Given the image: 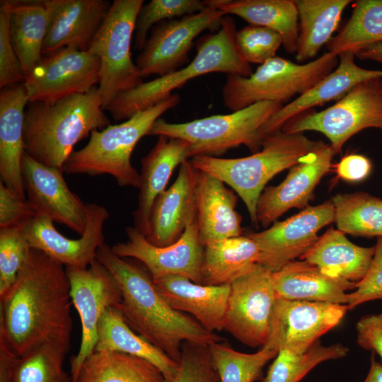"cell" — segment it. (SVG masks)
I'll return each instance as SVG.
<instances>
[{
	"label": "cell",
	"mask_w": 382,
	"mask_h": 382,
	"mask_svg": "<svg viewBox=\"0 0 382 382\" xmlns=\"http://www.w3.org/2000/svg\"><path fill=\"white\" fill-rule=\"evenodd\" d=\"M277 297L347 304L349 290L357 283L331 277L306 260H294L272 272Z\"/></svg>",
	"instance_id": "cell-28"
},
{
	"label": "cell",
	"mask_w": 382,
	"mask_h": 382,
	"mask_svg": "<svg viewBox=\"0 0 382 382\" xmlns=\"http://www.w3.org/2000/svg\"><path fill=\"white\" fill-rule=\"evenodd\" d=\"M381 79L354 86L334 105L319 112L306 111L287 121L281 130L289 133L316 131L330 141L335 154L354 134L369 128L382 134Z\"/></svg>",
	"instance_id": "cell-10"
},
{
	"label": "cell",
	"mask_w": 382,
	"mask_h": 382,
	"mask_svg": "<svg viewBox=\"0 0 382 382\" xmlns=\"http://www.w3.org/2000/svg\"><path fill=\"white\" fill-rule=\"evenodd\" d=\"M171 382H221L209 345L184 342L178 369Z\"/></svg>",
	"instance_id": "cell-43"
},
{
	"label": "cell",
	"mask_w": 382,
	"mask_h": 382,
	"mask_svg": "<svg viewBox=\"0 0 382 382\" xmlns=\"http://www.w3.org/2000/svg\"><path fill=\"white\" fill-rule=\"evenodd\" d=\"M72 382H168L149 361L127 354L94 352L83 363Z\"/></svg>",
	"instance_id": "cell-35"
},
{
	"label": "cell",
	"mask_w": 382,
	"mask_h": 382,
	"mask_svg": "<svg viewBox=\"0 0 382 382\" xmlns=\"http://www.w3.org/2000/svg\"><path fill=\"white\" fill-rule=\"evenodd\" d=\"M355 57L361 60L382 63V42L362 48L355 54Z\"/></svg>",
	"instance_id": "cell-51"
},
{
	"label": "cell",
	"mask_w": 382,
	"mask_h": 382,
	"mask_svg": "<svg viewBox=\"0 0 382 382\" xmlns=\"http://www.w3.org/2000/svg\"><path fill=\"white\" fill-rule=\"evenodd\" d=\"M348 352L341 344L323 346L319 341L302 353L280 349L263 382H299L320 363L344 357Z\"/></svg>",
	"instance_id": "cell-39"
},
{
	"label": "cell",
	"mask_w": 382,
	"mask_h": 382,
	"mask_svg": "<svg viewBox=\"0 0 382 382\" xmlns=\"http://www.w3.org/2000/svg\"><path fill=\"white\" fill-rule=\"evenodd\" d=\"M87 221L78 239L60 233L53 221L36 215L21 226L31 248L39 250L55 262L65 266L86 269L96 259L98 249L105 243L103 227L109 217L107 209L96 203H87Z\"/></svg>",
	"instance_id": "cell-18"
},
{
	"label": "cell",
	"mask_w": 382,
	"mask_h": 382,
	"mask_svg": "<svg viewBox=\"0 0 382 382\" xmlns=\"http://www.w3.org/2000/svg\"><path fill=\"white\" fill-rule=\"evenodd\" d=\"M49 25L42 47L46 54L62 47L87 51L111 4L104 0H44Z\"/></svg>",
	"instance_id": "cell-23"
},
{
	"label": "cell",
	"mask_w": 382,
	"mask_h": 382,
	"mask_svg": "<svg viewBox=\"0 0 382 382\" xmlns=\"http://www.w3.org/2000/svg\"><path fill=\"white\" fill-rule=\"evenodd\" d=\"M197 170L190 161L182 163L175 182L155 199L146 236L153 245L163 247L175 243L196 219Z\"/></svg>",
	"instance_id": "cell-22"
},
{
	"label": "cell",
	"mask_w": 382,
	"mask_h": 382,
	"mask_svg": "<svg viewBox=\"0 0 382 382\" xmlns=\"http://www.w3.org/2000/svg\"><path fill=\"white\" fill-rule=\"evenodd\" d=\"M356 330L358 345L376 352L382 360V313L362 317L357 322Z\"/></svg>",
	"instance_id": "cell-48"
},
{
	"label": "cell",
	"mask_w": 382,
	"mask_h": 382,
	"mask_svg": "<svg viewBox=\"0 0 382 382\" xmlns=\"http://www.w3.org/2000/svg\"><path fill=\"white\" fill-rule=\"evenodd\" d=\"M348 310L347 304L277 297L265 345L278 350L304 352L336 327Z\"/></svg>",
	"instance_id": "cell-15"
},
{
	"label": "cell",
	"mask_w": 382,
	"mask_h": 382,
	"mask_svg": "<svg viewBox=\"0 0 382 382\" xmlns=\"http://www.w3.org/2000/svg\"><path fill=\"white\" fill-rule=\"evenodd\" d=\"M318 141L303 133L276 131L266 136L261 149L252 155L234 158L197 156L193 166L230 186L246 206L253 224L257 225L256 208L265 185L274 175L291 168L313 151Z\"/></svg>",
	"instance_id": "cell-5"
},
{
	"label": "cell",
	"mask_w": 382,
	"mask_h": 382,
	"mask_svg": "<svg viewBox=\"0 0 382 382\" xmlns=\"http://www.w3.org/2000/svg\"><path fill=\"white\" fill-rule=\"evenodd\" d=\"M22 170L27 201L37 215L82 235L87 221V203L69 188L64 171L40 163L25 153Z\"/></svg>",
	"instance_id": "cell-19"
},
{
	"label": "cell",
	"mask_w": 382,
	"mask_h": 382,
	"mask_svg": "<svg viewBox=\"0 0 382 382\" xmlns=\"http://www.w3.org/2000/svg\"><path fill=\"white\" fill-rule=\"evenodd\" d=\"M96 259L114 276L122 291L115 308L137 334L178 363L184 342L209 345L224 341L193 318L170 307L158 291L148 272L117 255L104 243Z\"/></svg>",
	"instance_id": "cell-2"
},
{
	"label": "cell",
	"mask_w": 382,
	"mask_h": 382,
	"mask_svg": "<svg viewBox=\"0 0 382 382\" xmlns=\"http://www.w3.org/2000/svg\"><path fill=\"white\" fill-rule=\"evenodd\" d=\"M8 1L10 37L25 77L43 56L48 11L44 0Z\"/></svg>",
	"instance_id": "cell-33"
},
{
	"label": "cell",
	"mask_w": 382,
	"mask_h": 382,
	"mask_svg": "<svg viewBox=\"0 0 382 382\" xmlns=\"http://www.w3.org/2000/svg\"><path fill=\"white\" fill-rule=\"evenodd\" d=\"M335 168L337 178L349 182H359L369 176L372 165L365 156L353 154L342 158Z\"/></svg>",
	"instance_id": "cell-49"
},
{
	"label": "cell",
	"mask_w": 382,
	"mask_h": 382,
	"mask_svg": "<svg viewBox=\"0 0 382 382\" xmlns=\"http://www.w3.org/2000/svg\"><path fill=\"white\" fill-rule=\"evenodd\" d=\"M337 230L357 236H382V199L366 192L336 195L332 199Z\"/></svg>",
	"instance_id": "cell-37"
},
{
	"label": "cell",
	"mask_w": 382,
	"mask_h": 382,
	"mask_svg": "<svg viewBox=\"0 0 382 382\" xmlns=\"http://www.w3.org/2000/svg\"><path fill=\"white\" fill-rule=\"evenodd\" d=\"M333 221L334 206L332 201H327L308 206L266 230L248 236L259 248L258 264L274 272L301 257L317 241L318 231Z\"/></svg>",
	"instance_id": "cell-17"
},
{
	"label": "cell",
	"mask_w": 382,
	"mask_h": 382,
	"mask_svg": "<svg viewBox=\"0 0 382 382\" xmlns=\"http://www.w3.org/2000/svg\"><path fill=\"white\" fill-rule=\"evenodd\" d=\"M71 304L66 268L31 248L16 281L0 298V339L17 357L46 343L69 349Z\"/></svg>",
	"instance_id": "cell-1"
},
{
	"label": "cell",
	"mask_w": 382,
	"mask_h": 382,
	"mask_svg": "<svg viewBox=\"0 0 382 382\" xmlns=\"http://www.w3.org/2000/svg\"><path fill=\"white\" fill-rule=\"evenodd\" d=\"M180 100V96L173 93L125 122L93 131L87 144L70 154L64 165V173L92 176L108 174L121 187L138 188L140 173L131 163L134 147L143 137L148 135L154 123Z\"/></svg>",
	"instance_id": "cell-6"
},
{
	"label": "cell",
	"mask_w": 382,
	"mask_h": 382,
	"mask_svg": "<svg viewBox=\"0 0 382 382\" xmlns=\"http://www.w3.org/2000/svg\"><path fill=\"white\" fill-rule=\"evenodd\" d=\"M154 284L168 305L192 315L206 330H223L230 284L204 285L180 275H168Z\"/></svg>",
	"instance_id": "cell-27"
},
{
	"label": "cell",
	"mask_w": 382,
	"mask_h": 382,
	"mask_svg": "<svg viewBox=\"0 0 382 382\" xmlns=\"http://www.w3.org/2000/svg\"><path fill=\"white\" fill-rule=\"evenodd\" d=\"M190 145L185 140L161 135L141 159L138 202L133 218L134 226L145 236L155 199L166 189L175 168L190 158Z\"/></svg>",
	"instance_id": "cell-26"
},
{
	"label": "cell",
	"mask_w": 382,
	"mask_h": 382,
	"mask_svg": "<svg viewBox=\"0 0 382 382\" xmlns=\"http://www.w3.org/2000/svg\"><path fill=\"white\" fill-rule=\"evenodd\" d=\"M98 88L54 103H29L25 111V153L45 166L63 170L74 146L110 125Z\"/></svg>",
	"instance_id": "cell-3"
},
{
	"label": "cell",
	"mask_w": 382,
	"mask_h": 382,
	"mask_svg": "<svg viewBox=\"0 0 382 382\" xmlns=\"http://www.w3.org/2000/svg\"><path fill=\"white\" fill-rule=\"evenodd\" d=\"M36 215L27 200L17 197L0 181V228L21 226Z\"/></svg>",
	"instance_id": "cell-47"
},
{
	"label": "cell",
	"mask_w": 382,
	"mask_h": 382,
	"mask_svg": "<svg viewBox=\"0 0 382 382\" xmlns=\"http://www.w3.org/2000/svg\"><path fill=\"white\" fill-rule=\"evenodd\" d=\"M209 347L221 382L255 381L262 376L263 367L279 352L278 349L265 345L255 353H243L224 341L214 342Z\"/></svg>",
	"instance_id": "cell-38"
},
{
	"label": "cell",
	"mask_w": 382,
	"mask_h": 382,
	"mask_svg": "<svg viewBox=\"0 0 382 382\" xmlns=\"http://www.w3.org/2000/svg\"><path fill=\"white\" fill-rule=\"evenodd\" d=\"M225 16L220 10L206 7L155 25L136 59L141 77L161 76L181 68L188 61L196 37L204 30H218Z\"/></svg>",
	"instance_id": "cell-12"
},
{
	"label": "cell",
	"mask_w": 382,
	"mask_h": 382,
	"mask_svg": "<svg viewBox=\"0 0 382 382\" xmlns=\"http://www.w3.org/2000/svg\"><path fill=\"white\" fill-rule=\"evenodd\" d=\"M68 351L58 344L46 343L18 357L13 382H72L64 369Z\"/></svg>",
	"instance_id": "cell-40"
},
{
	"label": "cell",
	"mask_w": 382,
	"mask_h": 382,
	"mask_svg": "<svg viewBox=\"0 0 382 382\" xmlns=\"http://www.w3.org/2000/svg\"><path fill=\"white\" fill-rule=\"evenodd\" d=\"M284 105L262 101L226 115H213L192 121L172 123L158 119L148 135L182 139L190 145V158L216 156L246 146L253 153L261 147L257 135L263 125Z\"/></svg>",
	"instance_id": "cell-8"
},
{
	"label": "cell",
	"mask_w": 382,
	"mask_h": 382,
	"mask_svg": "<svg viewBox=\"0 0 382 382\" xmlns=\"http://www.w3.org/2000/svg\"><path fill=\"white\" fill-rule=\"evenodd\" d=\"M375 254L364 277L356 284L354 291L348 294L347 306L352 310L359 304L382 300V236L377 238Z\"/></svg>",
	"instance_id": "cell-46"
},
{
	"label": "cell",
	"mask_w": 382,
	"mask_h": 382,
	"mask_svg": "<svg viewBox=\"0 0 382 382\" xmlns=\"http://www.w3.org/2000/svg\"><path fill=\"white\" fill-rule=\"evenodd\" d=\"M207 6L199 0H151L141 6L136 21L134 48L141 50L152 28L164 21L197 13Z\"/></svg>",
	"instance_id": "cell-41"
},
{
	"label": "cell",
	"mask_w": 382,
	"mask_h": 382,
	"mask_svg": "<svg viewBox=\"0 0 382 382\" xmlns=\"http://www.w3.org/2000/svg\"><path fill=\"white\" fill-rule=\"evenodd\" d=\"M236 31L234 19L225 16L218 30L200 40L197 54L188 64L121 93L106 110L116 121L127 120L154 106L195 78L214 72L250 76L253 69L237 45Z\"/></svg>",
	"instance_id": "cell-4"
},
{
	"label": "cell",
	"mask_w": 382,
	"mask_h": 382,
	"mask_svg": "<svg viewBox=\"0 0 382 382\" xmlns=\"http://www.w3.org/2000/svg\"><path fill=\"white\" fill-rule=\"evenodd\" d=\"M127 239L111 247L117 255L142 262L154 281L168 275L185 277L202 284L204 246L201 244L196 219L175 243L159 247L151 243L134 226L125 229Z\"/></svg>",
	"instance_id": "cell-16"
},
{
	"label": "cell",
	"mask_w": 382,
	"mask_h": 382,
	"mask_svg": "<svg viewBox=\"0 0 382 382\" xmlns=\"http://www.w3.org/2000/svg\"><path fill=\"white\" fill-rule=\"evenodd\" d=\"M349 0H296L299 32L295 57L300 63L313 59L332 38Z\"/></svg>",
	"instance_id": "cell-34"
},
{
	"label": "cell",
	"mask_w": 382,
	"mask_h": 382,
	"mask_svg": "<svg viewBox=\"0 0 382 382\" xmlns=\"http://www.w3.org/2000/svg\"><path fill=\"white\" fill-rule=\"evenodd\" d=\"M338 61V56L330 52L305 64L275 57L249 76L227 75L221 89L223 104L231 112L262 101L284 105L315 86L336 68Z\"/></svg>",
	"instance_id": "cell-7"
},
{
	"label": "cell",
	"mask_w": 382,
	"mask_h": 382,
	"mask_svg": "<svg viewBox=\"0 0 382 382\" xmlns=\"http://www.w3.org/2000/svg\"><path fill=\"white\" fill-rule=\"evenodd\" d=\"M276 299L272 272L255 265L230 284L223 330L248 347L264 346L270 337Z\"/></svg>",
	"instance_id": "cell-11"
},
{
	"label": "cell",
	"mask_w": 382,
	"mask_h": 382,
	"mask_svg": "<svg viewBox=\"0 0 382 382\" xmlns=\"http://www.w3.org/2000/svg\"><path fill=\"white\" fill-rule=\"evenodd\" d=\"M336 154L330 144L318 141L315 149L292 166L284 180L265 187L257 201V223L267 227L292 208H306L321 178L330 170Z\"/></svg>",
	"instance_id": "cell-20"
},
{
	"label": "cell",
	"mask_w": 382,
	"mask_h": 382,
	"mask_svg": "<svg viewBox=\"0 0 382 382\" xmlns=\"http://www.w3.org/2000/svg\"><path fill=\"white\" fill-rule=\"evenodd\" d=\"M364 382H382V363L378 362L373 352L369 371Z\"/></svg>",
	"instance_id": "cell-52"
},
{
	"label": "cell",
	"mask_w": 382,
	"mask_h": 382,
	"mask_svg": "<svg viewBox=\"0 0 382 382\" xmlns=\"http://www.w3.org/2000/svg\"><path fill=\"white\" fill-rule=\"evenodd\" d=\"M195 195L199 238L204 247L242 236V216L236 210L238 197L223 181L197 169Z\"/></svg>",
	"instance_id": "cell-24"
},
{
	"label": "cell",
	"mask_w": 382,
	"mask_h": 382,
	"mask_svg": "<svg viewBox=\"0 0 382 382\" xmlns=\"http://www.w3.org/2000/svg\"><path fill=\"white\" fill-rule=\"evenodd\" d=\"M237 45L249 64H262L277 57L282 45L281 35L264 26L248 24L236 31Z\"/></svg>",
	"instance_id": "cell-44"
},
{
	"label": "cell",
	"mask_w": 382,
	"mask_h": 382,
	"mask_svg": "<svg viewBox=\"0 0 382 382\" xmlns=\"http://www.w3.org/2000/svg\"><path fill=\"white\" fill-rule=\"evenodd\" d=\"M95 351L117 352L144 359L156 366L168 382L173 381L178 369V363L132 330L114 307L108 308L100 319Z\"/></svg>",
	"instance_id": "cell-31"
},
{
	"label": "cell",
	"mask_w": 382,
	"mask_h": 382,
	"mask_svg": "<svg viewBox=\"0 0 382 382\" xmlns=\"http://www.w3.org/2000/svg\"><path fill=\"white\" fill-rule=\"evenodd\" d=\"M28 98L23 82L1 88L0 176L13 193L25 198L22 161L25 154L23 128Z\"/></svg>",
	"instance_id": "cell-25"
},
{
	"label": "cell",
	"mask_w": 382,
	"mask_h": 382,
	"mask_svg": "<svg viewBox=\"0 0 382 382\" xmlns=\"http://www.w3.org/2000/svg\"><path fill=\"white\" fill-rule=\"evenodd\" d=\"M375 245L362 247L332 228L325 231L300 257L336 278L357 283L367 273L375 254Z\"/></svg>",
	"instance_id": "cell-29"
},
{
	"label": "cell",
	"mask_w": 382,
	"mask_h": 382,
	"mask_svg": "<svg viewBox=\"0 0 382 382\" xmlns=\"http://www.w3.org/2000/svg\"><path fill=\"white\" fill-rule=\"evenodd\" d=\"M336 68L311 88L284 105L260 128L257 140L261 146L267 135L281 129L289 120L315 107L333 100H340L356 85L371 79H382V70H372L358 66L355 53L347 52L338 56Z\"/></svg>",
	"instance_id": "cell-21"
},
{
	"label": "cell",
	"mask_w": 382,
	"mask_h": 382,
	"mask_svg": "<svg viewBox=\"0 0 382 382\" xmlns=\"http://www.w3.org/2000/svg\"><path fill=\"white\" fill-rule=\"evenodd\" d=\"M380 87H381V89L382 91V79L380 81Z\"/></svg>",
	"instance_id": "cell-53"
},
{
	"label": "cell",
	"mask_w": 382,
	"mask_h": 382,
	"mask_svg": "<svg viewBox=\"0 0 382 382\" xmlns=\"http://www.w3.org/2000/svg\"><path fill=\"white\" fill-rule=\"evenodd\" d=\"M100 64L90 52L62 47L44 54L25 77L29 103H54L86 93L99 81Z\"/></svg>",
	"instance_id": "cell-13"
},
{
	"label": "cell",
	"mask_w": 382,
	"mask_h": 382,
	"mask_svg": "<svg viewBox=\"0 0 382 382\" xmlns=\"http://www.w3.org/2000/svg\"><path fill=\"white\" fill-rule=\"evenodd\" d=\"M144 0H115L91 40L88 51L100 64L99 87L102 108L121 93L141 84L142 77L132 61L131 44Z\"/></svg>",
	"instance_id": "cell-9"
},
{
	"label": "cell",
	"mask_w": 382,
	"mask_h": 382,
	"mask_svg": "<svg viewBox=\"0 0 382 382\" xmlns=\"http://www.w3.org/2000/svg\"><path fill=\"white\" fill-rule=\"evenodd\" d=\"M259 259V248L248 236L210 243L204 247L201 284H231L248 272Z\"/></svg>",
	"instance_id": "cell-32"
},
{
	"label": "cell",
	"mask_w": 382,
	"mask_h": 382,
	"mask_svg": "<svg viewBox=\"0 0 382 382\" xmlns=\"http://www.w3.org/2000/svg\"><path fill=\"white\" fill-rule=\"evenodd\" d=\"M18 357L0 339V382H13Z\"/></svg>",
	"instance_id": "cell-50"
},
{
	"label": "cell",
	"mask_w": 382,
	"mask_h": 382,
	"mask_svg": "<svg viewBox=\"0 0 382 382\" xmlns=\"http://www.w3.org/2000/svg\"><path fill=\"white\" fill-rule=\"evenodd\" d=\"M382 42V0H358L340 32L327 44L328 52L337 56Z\"/></svg>",
	"instance_id": "cell-36"
},
{
	"label": "cell",
	"mask_w": 382,
	"mask_h": 382,
	"mask_svg": "<svg viewBox=\"0 0 382 382\" xmlns=\"http://www.w3.org/2000/svg\"><path fill=\"white\" fill-rule=\"evenodd\" d=\"M30 249L21 226L0 228V298L16 281Z\"/></svg>",
	"instance_id": "cell-42"
},
{
	"label": "cell",
	"mask_w": 382,
	"mask_h": 382,
	"mask_svg": "<svg viewBox=\"0 0 382 382\" xmlns=\"http://www.w3.org/2000/svg\"><path fill=\"white\" fill-rule=\"evenodd\" d=\"M207 7L235 15L249 24L261 25L279 33L282 45L296 54L299 39V13L293 0H206Z\"/></svg>",
	"instance_id": "cell-30"
},
{
	"label": "cell",
	"mask_w": 382,
	"mask_h": 382,
	"mask_svg": "<svg viewBox=\"0 0 382 382\" xmlns=\"http://www.w3.org/2000/svg\"><path fill=\"white\" fill-rule=\"evenodd\" d=\"M10 3H0V87L1 88L25 80V75L11 42L8 19Z\"/></svg>",
	"instance_id": "cell-45"
},
{
	"label": "cell",
	"mask_w": 382,
	"mask_h": 382,
	"mask_svg": "<svg viewBox=\"0 0 382 382\" xmlns=\"http://www.w3.org/2000/svg\"><path fill=\"white\" fill-rule=\"evenodd\" d=\"M65 268L71 303L81 324L80 347L71 361L73 380L84 361L94 352L103 313L108 308L115 307L121 302L122 291L114 276L97 259L86 269Z\"/></svg>",
	"instance_id": "cell-14"
}]
</instances>
